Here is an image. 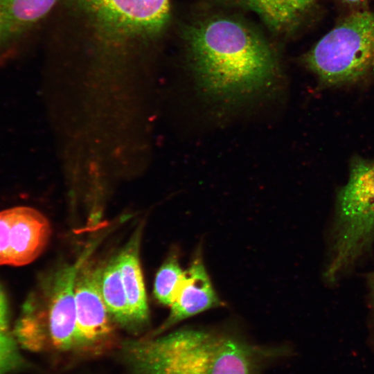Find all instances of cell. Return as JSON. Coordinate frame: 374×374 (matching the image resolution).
I'll return each instance as SVG.
<instances>
[{
  "label": "cell",
  "mask_w": 374,
  "mask_h": 374,
  "mask_svg": "<svg viewBox=\"0 0 374 374\" xmlns=\"http://www.w3.org/2000/svg\"><path fill=\"white\" fill-rule=\"evenodd\" d=\"M186 39L198 84L214 100L236 103L267 89L275 80L273 51L240 20L204 19L188 28Z\"/></svg>",
  "instance_id": "cell-1"
},
{
  "label": "cell",
  "mask_w": 374,
  "mask_h": 374,
  "mask_svg": "<svg viewBox=\"0 0 374 374\" xmlns=\"http://www.w3.org/2000/svg\"><path fill=\"white\" fill-rule=\"evenodd\" d=\"M273 355L234 337L193 329L129 340L122 347L132 374H258Z\"/></svg>",
  "instance_id": "cell-2"
},
{
  "label": "cell",
  "mask_w": 374,
  "mask_h": 374,
  "mask_svg": "<svg viewBox=\"0 0 374 374\" xmlns=\"http://www.w3.org/2000/svg\"><path fill=\"white\" fill-rule=\"evenodd\" d=\"M93 249L86 248L75 261L42 276L25 300L16 322L13 336L19 344L35 351L51 348L77 353L75 284Z\"/></svg>",
  "instance_id": "cell-3"
},
{
  "label": "cell",
  "mask_w": 374,
  "mask_h": 374,
  "mask_svg": "<svg viewBox=\"0 0 374 374\" xmlns=\"http://www.w3.org/2000/svg\"><path fill=\"white\" fill-rule=\"evenodd\" d=\"M374 244V159L354 155L347 183L337 191L324 278L337 281Z\"/></svg>",
  "instance_id": "cell-4"
},
{
  "label": "cell",
  "mask_w": 374,
  "mask_h": 374,
  "mask_svg": "<svg viewBox=\"0 0 374 374\" xmlns=\"http://www.w3.org/2000/svg\"><path fill=\"white\" fill-rule=\"evenodd\" d=\"M96 44L123 50L157 37L170 17V0H66Z\"/></svg>",
  "instance_id": "cell-5"
},
{
  "label": "cell",
  "mask_w": 374,
  "mask_h": 374,
  "mask_svg": "<svg viewBox=\"0 0 374 374\" xmlns=\"http://www.w3.org/2000/svg\"><path fill=\"white\" fill-rule=\"evenodd\" d=\"M374 58V11L351 13L323 35L303 62L326 87L359 81L371 72Z\"/></svg>",
  "instance_id": "cell-6"
},
{
  "label": "cell",
  "mask_w": 374,
  "mask_h": 374,
  "mask_svg": "<svg viewBox=\"0 0 374 374\" xmlns=\"http://www.w3.org/2000/svg\"><path fill=\"white\" fill-rule=\"evenodd\" d=\"M100 267L88 260L81 266L75 284L78 339L77 353L98 355L107 350L114 338L115 323L102 298Z\"/></svg>",
  "instance_id": "cell-7"
},
{
  "label": "cell",
  "mask_w": 374,
  "mask_h": 374,
  "mask_svg": "<svg viewBox=\"0 0 374 374\" xmlns=\"http://www.w3.org/2000/svg\"><path fill=\"white\" fill-rule=\"evenodd\" d=\"M48 220L29 206L0 211V265L20 267L36 260L51 236Z\"/></svg>",
  "instance_id": "cell-8"
},
{
  "label": "cell",
  "mask_w": 374,
  "mask_h": 374,
  "mask_svg": "<svg viewBox=\"0 0 374 374\" xmlns=\"http://www.w3.org/2000/svg\"><path fill=\"white\" fill-rule=\"evenodd\" d=\"M223 305L213 287L199 247L174 294L168 317L150 337L161 335L185 319Z\"/></svg>",
  "instance_id": "cell-9"
},
{
  "label": "cell",
  "mask_w": 374,
  "mask_h": 374,
  "mask_svg": "<svg viewBox=\"0 0 374 374\" xmlns=\"http://www.w3.org/2000/svg\"><path fill=\"white\" fill-rule=\"evenodd\" d=\"M140 243L141 231L139 229L117 256L134 330H140L149 321L147 296L139 257Z\"/></svg>",
  "instance_id": "cell-10"
},
{
  "label": "cell",
  "mask_w": 374,
  "mask_h": 374,
  "mask_svg": "<svg viewBox=\"0 0 374 374\" xmlns=\"http://www.w3.org/2000/svg\"><path fill=\"white\" fill-rule=\"evenodd\" d=\"M58 0H0V48L19 39L45 18Z\"/></svg>",
  "instance_id": "cell-11"
},
{
  "label": "cell",
  "mask_w": 374,
  "mask_h": 374,
  "mask_svg": "<svg viewBox=\"0 0 374 374\" xmlns=\"http://www.w3.org/2000/svg\"><path fill=\"white\" fill-rule=\"evenodd\" d=\"M98 283L102 298L114 322L134 330L117 256L100 267Z\"/></svg>",
  "instance_id": "cell-12"
},
{
  "label": "cell",
  "mask_w": 374,
  "mask_h": 374,
  "mask_svg": "<svg viewBox=\"0 0 374 374\" xmlns=\"http://www.w3.org/2000/svg\"><path fill=\"white\" fill-rule=\"evenodd\" d=\"M275 30L294 26L310 9L314 0H242Z\"/></svg>",
  "instance_id": "cell-13"
},
{
  "label": "cell",
  "mask_w": 374,
  "mask_h": 374,
  "mask_svg": "<svg viewBox=\"0 0 374 374\" xmlns=\"http://www.w3.org/2000/svg\"><path fill=\"white\" fill-rule=\"evenodd\" d=\"M186 270L180 266L177 255H170L159 269L154 280V295L162 305L170 306L174 294L184 278Z\"/></svg>",
  "instance_id": "cell-14"
},
{
  "label": "cell",
  "mask_w": 374,
  "mask_h": 374,
  "mask_svg": "<svg viewBox=\"0 0 374 374\" xmlns=\"http://www.w3.org/2000/svg\"><path fill=\"white\" fill-rule=\"evenodd\" d=\"M24 364L15 337L8 332H0V374H10Z\"/></svg>",
  "instance_id": "cell-15"
},
{
  "label": "cell",
  "mask_w": 374,
  "mask_h": 374,
  "mask_svg": "<svg viewBox=\"0 0 374 374\" xmlns=\"http://www.w3.org/2000/svg\"><path fill=\"white\" fill-rule=\"evenodd\" d=\"M366 284L369 308L368 344L374 355V269L368 274Z\"/></svg>",
  "instance_id": "cell-16"
},
{
  "label": "cell",
  "mask_w": 374,
  "mask_h": 374,
  "mask_svg": "<svg viewBox=\"0 0 374 374\" xmlns=\"http://www.w3.org/2000/svg\"><path fill=\"white\" fill-rule=\"evenodd\" d=\"M9 322L10 315L8 299L0 283V332H8Z\"/></svg>",
  "instance_id": "cell-17"
},
{
  "label": "cell",
  "mask_w": 374,
  "mask_h": 374,
  "mask_svg": "<svg viewBox=\"0 0 374 374\" xmlns=\"http://www.w3.org/2000/svg\"><path fill=\"white\" fill-rule=\"evenodd\" d=\"M341 1L349 4H359L360 3H362L364 0H341Z\"/></svg>",
  "instance_id": "cell-18"
},
{
  "label": "cell",
  "mask_w": 374,
  "mask_h": 374,
  "mask_svg": "<svg viewBox=\"0 0 374 374\" xmlns=\"http://www.w3.org/2000/svg\"><path fill=\"white\" fill-rule=\"evenodd\" d=\"M371 73H374V58H373V64H372Z\"/></svg>",
  "instance_id": "cell-19"
}]
</instances>
